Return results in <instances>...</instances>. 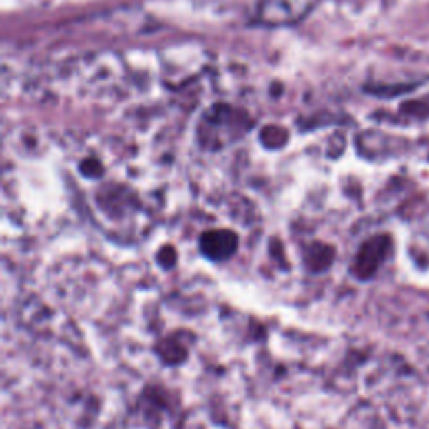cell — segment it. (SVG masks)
I'll use <instances>...</instances> for the list:
<instances>
[{
    "label": "cell",
    "mask_w": 429,
    "mask_h": 429,
    "mask_svg": "<svg viewBox=\"0 0 429 429\" xmlns=\"http://www.w3.org/2000/svg\"><path fill=\"white\" fill-rule=\"evenodd\" d=\"M158 260H160V265L163 266V269H171V266L176 264L175 249H171V247H165V249H161L160 255H158Z\"/></svg>",
    "instance_id": "cell-6"
},
{
    "label": "cell",
    "mask_w": 429,
    "mask_h": 429,
    "mask_svg": "<svg viewBox=\"0 0 429 429\" xmlns=\"http://www.w3.org/2000/svg\"><path fill=\"white\" fill-rule=\"evenodd\" d=\"M200 247L207 258L223 262L237 252L238 237L231 230H208L200 238Z\"/></svg>",
    "instance_id": "cell-1"
},
{
    "label": "cell",
    "mask_w": 429,
    "mask_h": 429,
    "mask_svg": "<svg viewBox=\"0 0 429 429\" xmlns=\"http://www.w3.org/2000/svg\"><path fill=\"white\" fill-rule=\"evenodd\" d=\"M81 171H83V175L89 178H98L103 175V166L96 160H86L81 165Z\"/></svg>",
    "instance_id": "cell-5"
},
{
    "label": "cell",
    "mask_w": 429,
    "mask_h": 429,
    "mask_svg": "<svg viewBox=\"0 0 429 429\" xmlns=\"http://www.w3.org/2000/svg\"><path fill=\"white\" fill-rule=\"evenodd\" d=\"M332 257H334V250L331 247L322 245V243H312L305 253V262L312 272H322L331 265Z\"/></svg>",
    "instance_id": "cell-2"
},
{
    "label": "cell",
    "mask_w": 429,
    "mask_h": 429,
    "mask_svg": "<svg viewBox=\"0 0 429 429\" xmlns=\"http://www.w3.org/2000/svg\"><path fill=\"white\" fill-rule=\"evenodd\" d=\"M262 143L266 146V148H280L287 143V131L282 129L278 126H266L260 134Z\"/></svg>",
    "instance_id": "cell-4"
},
{
    "label": "cell",
    "mask_w": 429,
    "mask_h": 429,
    "mask_svg": "<svg viewBox=\"0 0 429 429\" xmlns=\"http://www.w3.org/2000/svg\"><path fill=\"white\" fill-rule=\"evenodd\" d=\"M158 350H160L161 359H163L166 364H180L188 355L187 347L175 337L161 341L160 346H158Z\"/></svg>",
    "instance_id": "cell-3"
}]
</instances>
